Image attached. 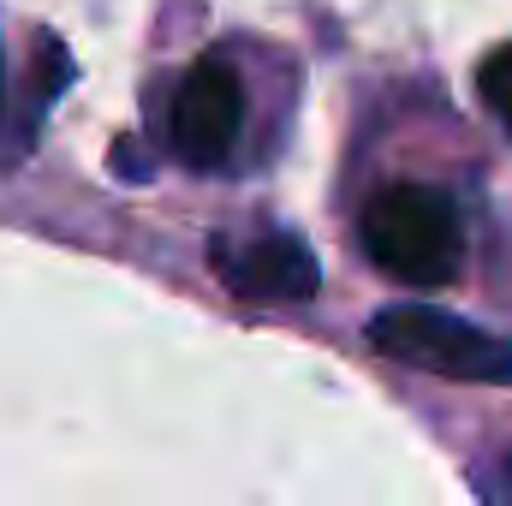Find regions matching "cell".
<instances>
[{"label":"cell","mask_w":512,"mask_h":506,"mask_svg":"<svg viewBox=\"0 0 512 506\" xmlns=\"http://www.w3.org/2000/svg\"><path fill=\"white\" fill-rule=\"evenodd\" d=\"M364 251L370 262L393 274V280H411V286H447L459 274V215L441 191L429 185H387L364 203Z\"/></svg>","instance_id":"obj_1"},{"label":"cell","mask_w":512,"mask_h":506,"mask_svg":"<svg viewBox=\"0 0 512 506\" xmlns=\"http://www.w3.org/2000/svg\"><path fill=\"white\" fill-rule=\"evenodd\" d=\"M370 346L393 364H411V370H429V376H447V381H489V387L512 381V340L465 322V316L429 310V304L376 310Z\"/></svg>","instance_id":"obj_2"},{"label":"cell","mask_w":512,"mask_h":506,"mask_svg":"<svg viewBox=\"0 0 512 506\" xmlns=\"http://www.w3.org/2000/svg\"><path fill=\"white\" fill-rule=\"evenodd\" d=\"M239 131H245V84L221 54H203L167 102V143L191 167H221Z\"/></svg>","instance_id":"obj_3"},{"label":"cell","mask_w":512,"mask_h":506,"mask_svg":"<svg viewBox=\"0 0 512 506\" xmlns=\"http://www.w3.org/2000/svg\"><path fill=\"white\" fill-rule=\"evenodd\" d=\"M209 262L227 280V292H239L251 304H304L322 286L310 245L292 233H239V239L221 233L209 245Z\"/></svg>","instance_id":"obj_4"},{"label":"cell","mask_w":512,"mask_h":506,"mask_svg":"<svg viewBox=\"0 0 512 506\" xmlns=\"http://www.w3.org/2000/svg\"><path fill=\"white\" fill-rule=\"evenodd\" d=\"M477 84H483V102H489V108L501 114V126L512 131V42H501V48L483 60Z\"/></svg>","instance_id":"obj_5"},{"label":"cell","mask_w":512,"mask_h":506,"mask_svg":"<svg viewBox=\"0 0 512 506\" xmlns=\"http://www.w3.org/2000/svg\"><path fill=\"white\" fill-rule=\"evenodd\" d=\"M477 489H483V501L489 506H512V453L477 471Z\"/></svg>","instance_id":"obj_6"}]
</instances>
